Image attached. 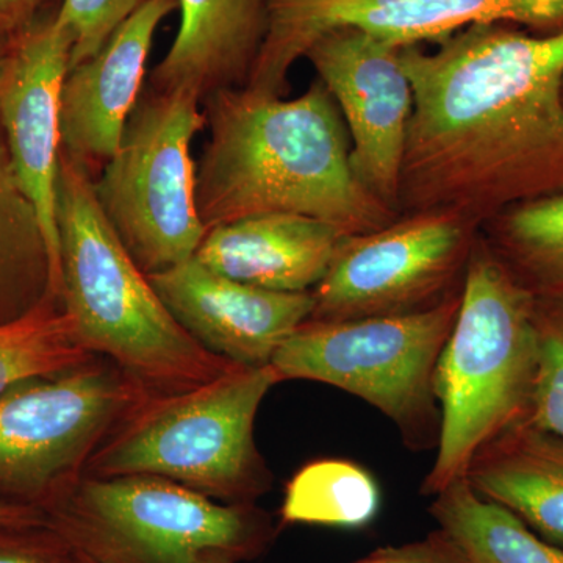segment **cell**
<instances>
[{"instance_id": "1", "label": "cell", "mask_w": 563, "mask_h": 563, "mask_svg": "<svg viewBox=\"0 0 563 563\" xmlns=\"http://www.w3.org/2000/svg\"><path fill=\"white\" fill-rule=\"evenodd\" d=\"M435 46L399 49L413 90L399 213L453 211L483 228L563 190V31L490 22Z\"/></svg>"}, {"instance_id": "2", "label": "cell", "mask_w": 563, "mask_h": 563, "mask_svg": "<svg viewBox=\"0 0 563 563\" xmlns=\"http://www.w3.org/2000/svg\"><path fill=\"white\" fill-rule=\"evenodd\" d=\"M202 103L210 139L196 165V206L207 231L292 213L352 236L401 217L354 176L346 125L320 79L298 98L233 87Z\"/></svg>"}, {"instance_id": "3", "label": "cell", "mask_w": 563, "mask_h": 563, "mask_svg": "<svg viewBox=\"0 0 563 563\" xmlns=\"http://www.w3.org/2000/svg\"><path fill=\"white\" fill-rule=\"evenodd\" d=\"M55 218L63 307L92 355L147 398L190 390L236 365L207 351L166 309L103 213L95 177L63 151Z\"/></svg>"}, {"instance_id": "4", "label": "cell", "mask_w": 563, "mask_h": 563, "mask_svg": "<svg viewBox=\"0 0 563 563\" xmlns=\"http://www.w3.org/2000/svg\"><path fill=\"white\" fill-rule=\"evenodd\" d=\"M533 306L536 298L479 233L463 279L461 309L433 377L442 420L422 495L437 496L463 479L485 443L528 421L539 358Z\"/></svg>"}, {"instance_id": "5", "label": "cell", "mask_w": 563, "mask_h": 563, "mask_svg": "<svg viewBox=\"0 0 563 563\" xmlns=\"http://www.w3.org/2000/svg\"><path fill=\"white\" fill-rule=\"evenodd\" d=\"M282 383L272 365H233L209 383L147 398L91 455L95 477L157 476L229 504L269 487L254 440L258 407Z\"/></svg>"}, {"instance_id": "6", "label": "cell", "mask_w": 563, "mask_h": 563, "mask_svg": "<svg viewBox=\"0 0 563 563\" xmlns=\"http://www.w3.org/2000/svg\"><path fill=\"white\" fill-rule=\"evenodd\" d=\"M47 523L95 563H236L273 539L252 504H220L157 476L79 479Z\"/></svg>"}, {"instance_id": "7", "label": "cell", "mask_w": 563, "mask_h": 563, "mask_svg": "<svg viewBox=\"0 0 563 563\" xmlns=\"http://www.w3.org/2000/svg\"><path fill=\"white\" fill-rule=\"evenodd\" d=\"M462 290L431 309L347 321H306L274 355L280 380H313L384 413L415 453L439 444L437 363L461 309Z\"/></svg>"}, {"instance_id": "8", "label": "cell", "mask_w": 563, "mask_h": 563, "mask_svg": "<svg viewBox=\"0 0 563 563\" xmlns=\"http://www.w3.org/2000/svg\"><path fill=\"white\" fill-rule=\"evenodd\" d=\"M199 103L191 92L144 88L120 150L95 179L103 213L146 276L195 258L207 233L191 155L206 128Z\"/></svg>"}, {"instance_id": "9", "label": "cell", "mask_w": 563, "mask_h": 563, "mask_svg": "<svg viewBox=\"0 0 563 563\" xmlns=\"http://www.w3.org/2000/svg\"><path fill=\"white\" fill-rule=\"evenodd\" d=\"M107 358L32 377L0 396V496L46 512L124 413L147 396Z\"/></svg>"}, {"instance_id": "10", "label": "cell", "mask_w": 563, "mask_h": 563, "mask_svg": "<svg viewBox=\"0 0 563 563\" xmlns=\"http://www.w3.org/2000/svg\"><path fill=\"white\" fill-rule=\"evenodd\" d=\"M481 228L453 211H418L343 236L313 288L307 321H347L431 309L462 290Z\"/></svg>"}, {"instance_id": "11", "label": "cell", "mask_w": 563, "mask_h": 563, "mask_svg": "<svg viewBox=\"0 0 563 563\" xmlns=\"http://www.w3.org/2000/svg\"><path fill=\"white\" fill-rule=\"evenodd\" d=\"M563 31V0H268V27L244 87L282 96L299 58L340 27L369 33L393 47L439 43L474 24Z\"/></svg>"}, {"instance_id": "12", "label": "cell", "mask_w": 563, "mask_h": 563, "mask_svg": "<svg viewBox=\"0 0 563 563\" xmlns=\"http://www.w3.org/2000/svg\"><path fill=\"white\" fill-rule=\"evenodd\" d=\"M318 79L339 107L351 141L354 176L399 213V180L413 90L398 47L354 27L322 35L307 51Z\"/></svg>"}, {"instance_id": "13", "label": "cell", "mask_w": 563, "mask_h": 563, "mask_svg": "<svg viewBox=\"0 0 563 563\" xmlns=\"http://www.w3.org/2000/svg\"><path fill=\"white\" fill-rule=\"evenodd\" d=\"M73 40L57 10L13 40L0 80V129L22 187L38 210L62 295L57 184L62 161V91Z\"/></svg>"}, {"instance_id": "14", "label": "cell", "mask_w": 563, "mask_h": 563, "mask_svg": "<svg viewBox=\"0 0 563 563\" xmlns=\"http://www.w3.org/2000/svg\"><path fill=\"white\" fill-rule=\"evenodd\" d=\"M147 277L196 342L236 365H272L282 344L312 314L310 291L262 290L210 272L196 258Z\"/></svg>"}, {"instance_id": "15", "label": "cell", "mask_w": 563, "mask_h": 563, "mask_svg": "<svg viewBox=\"0 0 563 563\" xmlns=\"http://www.w3.org/2000/svg\"><path fill=\"white\" fill-rule=\"evenodd\" d=\"M177 0H150L98 54L69 68L62 91V151L91 173L118 150L147 76L155 33Z\"/></svg>"}, {"instance_id": "16", "label": "cell", "mask_w": 563, "mask_h": 563, "mask_svg": "<svg viewBox=\"0 0 563 563\" xmlns=\"http://www.w3.org/2000/svg\"><path fill=\"white\" fill-rule=\"evenodd\" d=\"M342 239L314 218L257 214L207 231L195 258L210 272L262 290L312 291Z\"/></svg>"}, {"instance_id": "17", "label": "cell", "mask_w": 563, "mask_h": 563, "mask_svg": "<svg viewBox=\"0 0 563 563\" xmlns=\"http://www.w3.org/2000/svg\"><path fill=\"white\" fill-rule=\"evenodd\" d=\"M179 31L146 87L203 99L244 87L268 27V0H177Z\"/></svg>"}, {"instance_id": "18", "label": "cell", "mask_w": 563, "mask_h": 563, "mask_svg": "<svg viewBox=\"0 0 563 563\" xmlns=\"http://www.w3.org/2000/svg\"><path fill=\"white\" fill-rule=\"evenodd\" d=\"M477 495L563 548V437L523 421L493 437L466 470Z\"/></svg>"}, {"instance_id": "19", "label": "cell", "mask_w": 563, "mask_h": 563, "mask_svg": "<svg viewBox=\"0 0 563 563\" xmlns=\"http://www.w3.org/2000/svg\"><path fill=\"white\" fill-rule=\"evenodd\" d=\"M62 298L38 210L22 187L0 129V325Z\"/></svg>"}, {"instance_id": "20", "label": "cell", "mask_w": 563, "mask_h": 563, "mask_svg": "<svg viewBox=\"0 0 563 563\" xmlns=\"http://www.w3.org/2000/svg\"><path fill=\"white\" fill-rule=\"evenodd\" d=\"M433 498L429 507L433 520L472 563H563V548L477 495L466 477Z\"/></svg>"}, {"instance_id": "21", "label": "cell", "mask_w": 563, "mask_h": 563, "mask_svg": "<svg viewBox=\"0 0 563 563\" xmlns=\"http://www.w3.org/2000/svg\"><path fill=\"white\" fill-rule=\"evenodd\" d=\"M481 235L533 298H563V190L515 203Z\"/></svg>"}, {"instance_id": "22", "label": "cell", "mask_w": 563, "mask_h": 563, "mask_svg": "<svg viewBox=\"0 0 563 563\" xmlns=\"http://www.w3.org/2000/svg\"><path fill=\"white\" fill-rule=\"evenodd\" d=\"M380 492L363 466L342 459H324L303 466L287 485L284 523L358 529L379 512Z\"/></svg>"}, {"instance_id": "23", "label": "cell", "mask_w": 563, "mask_h": 563, "mask_svg": "<svg viewBox=\"0 0 563 563\" xmlns=\"http://www.w3.org/2000/svg\"><path fill=\"white\" fill-rule=\"evenodd\" d=\"M95 357L80 343L62 298L52 296L27 317L0 325V396L22 380L68 372Z\"/></svg>"}, {"instance_id": "24", "label": "cell", "mask_w": 563, "mask_h": 563, "mask_svg": "<svg viewBox=\"0 0 563 563\" xmlns=\"http://www.w3.org/2000/svg\"><path fill=\"white\" fill-rule=\"evenodd\" d=\"M537 374L528 421L563 437V298H536Z\"/></svg>"}, {"instance_id": "25", "label": "cell", "mask_w": 563, "mask_h": 563, "mask_svg": "<svg viewBox=\"0 0 563 563\" xmlns=\"http://www.w3.org/2000/svg\"><path fill=\"white\" fill-rule=\"evenodd\" d=\"M150 0H62L57 20L73 40L70 66L87 62Z\"/></svg>"}, {"instance_id": "26", "label": "cell", "mask_w": 563, "mask_h": 563, "mask_svg": "<svg viewBox=\"0 0 563 563\" xmlns=\"http://www.w3.org/2000/svg\"><path fill=\"white\" fill-rule=\"evenodd\" d=\"M0 563H81L49 523L0 528Z\"/></svg>"}, {"instance_id": "27", "label": "cell", "mask_w": 563, "mask_h": 563, "mask_svg": "<svg viewBox=\"0 0 563 563\" xmlns=\"http://www.w3.org/2000/svg\"><path fill=\"white\" fill-rule=\"evenodd\" d=\"M201 563L231 562L203 561ZM354 563H472V561L446 532L437 529L417 542L380 548Z\"/></svg>"}, {"instance_id": "28", "label": "cell", "mask_w": 563, "mask_h": 563, "mask_svg": "<svg viewBox=\"0 0 563 563\" xmlns=\"http://www.w3.org/2000/svg\"><path fill=\"white\" fill-rule=\"evenodd\" d=\"M49 0H0V35L16 38L43 16Z\"/></svg>"}, {"instance_id": "29", "label": "cell", "mask_w": 563, "mask_h": 563, "mask_svg": "<svg viewBox=\"0 0 563 563\" xmlns=\"http://www.w3.org/2000/svg\"><path fill=\"white\" fill-rule=\"evenodd\" d=\"M46 512L43 510L10 501L0 496V528H18V526L46 523Z\"/></svg>"}, {"instance_id": "30", "label": "cell", "mask_w": 563, "mask_h": 563, "mask_svg": "<svg viewBox=\"0 0 563 563\" xmlns=\"http://www.w3.org/2000/svg\"><path fill=\"white\" fill-rule=\"evenodd\" d=\"M13 40L14 38H9V36L0 35V80H2L3 73H5L7 63L10 60Z\"/></svg>"}, {"instance_id": "31", "label": "cell", "mask_w": 563, "mask_h": 563, "mask_svg": "<svg viewBox=\"0 0 563 563\" xmlns=\"http://www.w3.org/2000/svg\"><path fill=\"white\" fill-rule=\"evenodd\" d=\"M76 553H77V551H76ZM77 554H79V553H77ZM79 558H80L81 563H95V562L90 561V559L85 558V555L79 554Z\"/></svg>"}, {"instance_id": "32", "label": "cell", "mask_w": 563, "mask_h": 563, "mask_svg": "<svg viewBox=\"0 0 563 563\" xmlns=\"http://www.w3.org/2000/svg\"><path fill=\"white\" fill-rule=\"evenodd\" d=\"M562 98H563V77H562Z\"/></svg>"}]
</instances>
